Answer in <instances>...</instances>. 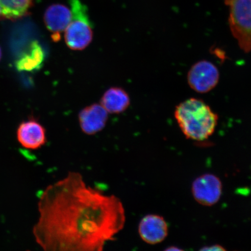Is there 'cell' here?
<instances>
[{
    "instance_id": "1",
    "label": "cell",
    "mask_w": 251,
    "mask_h": 251,
    "mask_svg": "<svg viewBox=\"0 0 251 251\" xmlns=\"http://www.w3.org/2000/svg\"><path fill=\"white\" fill-rule=\"evenodd\" d=\"M38 209L33 233L46 251H102L126 223L121 200L88 186L76 172L47 187Z\"/></svg>"
},
{
    "instance_id": "2",
    "label": "cell",
    "mask_w": 251,
    "mask_h": 251,
    "mask_svg": "<svg viewBox=\"0 0 251 251\" xmlns=\"http://www.w3.org/2000/svg\"><path fill=\"white\" fill-rule=\"evenodd\" d=\"M175 117L188 139L203 141L211 136L217 126L218 116L202 100L191 98L176 107Z\"/></svg>"
},
{
    "instance_id": "3",
    "label": "cell",
    "mask_w": 251,
    "mask_h": 251,
    "mask_svg": "<svg viewBox=\"0 0 251 251\" xmlns=\"http://www.w3.org/2000/svg\"><path fill=\"white\" fill-rule=\"evenodd\" d=\"M72 18L65 30L66 44L73 50H83L92 42L93 25L86 6L80 0H70Z\"/></svg>"
},
{
    "instance_id": "4",
    "label": "cell",
    "mask_w": 251,
    "mask_h": 251,
    "mask_svg": "<svg viewBox=\"0 0 251 251\" xmlns=\"http://www.w3.org/2000/svg\"><path fill=\"white\" fill-rule=\"evenodd\" d=\"M229 8V26L240 48L251 52V0H226Z\"/></svg>"
},
{
    "instance_id": "5",
    "label": "cell",
    "mask_w": 251,
    "mask_h": 251,
    "mask_svg": "<svg viewBox=\"0 0 251 251\" xmlns=\"http://www.w3.org/2000/svg\"><path fill=\"white\" fill-rule=\"evenodd\" d=\"M219 72L212 62L206 60L197 62L188 72L187 81L191 89L203 94L211 92L217 86Z\"/></svg>"
},
{
    "instance_id": "6",
    "label": "cell",
    "mask_w": 251,
    "mask_h": 251,
    "mask_svg": "<svg viewBox=\"0 0 251 251\" xmlns=\"http://www.w3.org/2000/svg\"><path fill=\"white\" fill-rule=\"evenodd\" d=\"M191 190L197 202L203 206H211L221 199L222 181L215 175L203 174L193 181Z\"/></svg>"
},
{
    "instance_id": "7",
    "label": "cell",
    "mask_w": 251,
    "mask_h": 251,
    "mask_svg": "<svg viewBox=\"0 0 251 251\" xmlns=\"http://www.w3.org/2000/svg\"><path fill=\"white\" fill-rule=\"evenodd\" d=\"M138 231L144 242L155 245L165 240L168 235L169 227L162 216L149 214L141 220Z\"/></svg>"
},
{
    "instance_id": "8",
    "label": "cell",
    "mask_w": 251,
    "mask_h": 251,
    "mask_svg": "<svg viewBox=\"0 0 251 251\" xmlns=\"http://www.w3.org/2000/svg\"><path fill=\"white\" fill-rule=\"evenodd\" d=\"M108 118V112L98 103L87 106L78 114L81 129L87 135H94L102 130L105 127Z\"/></svg>"
},
{
    "instance_id": "9",
    "label": "cell",
    "mask_w": 251,
    "mask_h": 251,
    "mask_svg": "<svg viewBox=\"0 0 251 251\" xmlns=\"http://www.w3.org/2000/svg\"><path fill=\"white\" fill-rule=\"evenodd\" d=\"M17 136L19 143L26 149H40L47 141L45 127L34 119L21 124L18 128Z\"/></svg>"
},
{
    "instance_id": "10",
    "label": "cell",
    "mask_w": 251,
    "mask_h": 251,
    "mask_svg": "<svg viewBox=\"0 0 251 251\" xmlns=\"http://www.w3.org/2000/svg\"><path fill=\"white\" fill-rule=\"evenodd\" d=\"M72 18L71 10L62 4H54L47 9L44 21L52 37L56 42L60 39V33L64 31Z\"/></svg>"
},
{
    "instance_id": "11",
    "label": "cell",
    "mask_w": 251,
    "mask_h": 251,
    "mask_svg": "<svg viewBox=\"0 0 251 251\" xmlns=\"http://www.w3.org/2000/svg\"><path fill=\"white\" fill-rule=\"evenodd\" d=\"M45 54L42 47L37 41L31 43L26 51L20 56L15 62L19 71L33 72L42 68Z\"/></svg>"
},
{
    "instance_id": "12",
    "label": "cell",
    "mask_w": 251,
    "mask_h": 251,
    "mask_svg": "<svg viewBox=\"0 0 251 251\" xmlns=\"http://www.w3.org/2000/svg\"><path fill=\"white\" fill-rule=\"evenodd\" d=\"M130 103L128 94L122 88H110L103 94L101 105L110 114H121L126 111Z\"/></svg>"
},
{
    "instance_id": "13",
    "label": "cell",
    "mask_w": 251,
    "mask_h": 251,
    "mask_svg": "<svg viewBox=\"0 0 251 251\" xmlns=\"http://www.w3.org/2000/svg\"><path fill=\"white\" fill-rule=\"evenodd\" d=\"M33 0H0L1 18L15 20L25 17L33 4Z\"/></svg>"
},
{
    "instance_id": "14",
    "label": "cell",
    "mask_w": 251,
    "mask_h": 251,
    "mask_svg": "<svg viewBox=\"0 0 251 251\" xmlns=\"http://www.w3.org/2000/svg\"><path fill=\"white\" fill-rule=\"evenodd\" d=\"M201 250L204 251H225L226 250L219 245H214V246H210L209 247H204Z\"/></svg>"
},
{
    "instance_id": "15",
    "label": "cell",
    "mask_w": 251,
    "mask_h": 251,
    "mask_svg": "<svg viewBox=\"0 0 251 251\" xmlns=\"http://www.w3.org/2000/svg\"><path fill=\"white\" fill-rule=\"evenodd\" d=\"M1 55H2L1 50V48H0V59H1Z\"/></svg>"
},
{
    "instance_id": "16",
    "label": "cell",
    "mask_w": 251,
    "mask_h": 251,
    "mask_svg": "<svg viewBox=\"0 0 251 251\" xmlns=\"http://www.w3.org/2000/svg\"><path fill=\"white\" fill-rule=\"evenodd\" d=\"M0 18H1V8H0Z\"/></svg>"
}]
</instances>
